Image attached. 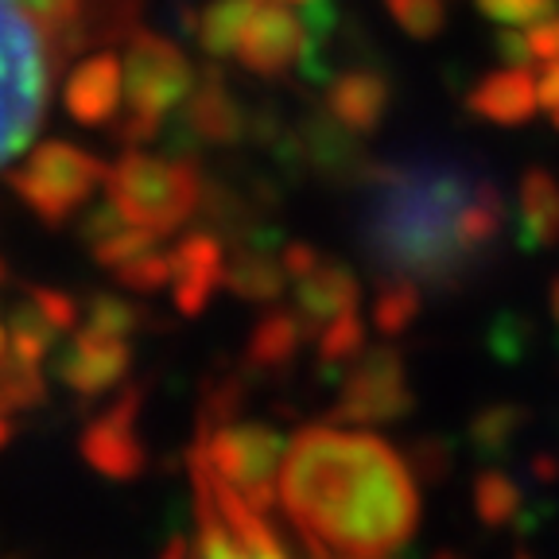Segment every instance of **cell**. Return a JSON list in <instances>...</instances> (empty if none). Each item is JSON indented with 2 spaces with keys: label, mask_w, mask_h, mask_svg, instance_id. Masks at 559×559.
I'll list each match as a JSON object with an SVG mask.
<instances>
[{
  "label": "cell",
  "mask_w": 559,
  "mask_h": 559,
  "mask_svg": "<svg viewBox=\"0 0 559 559\" xmlns=\"http://www.w3.org/2000/svg\"><path fill=\"white\" fill-rule=\"evenodd\" d=\"M304 342H307V326L299 323L296 311H269L253 326V334H249L245 361H249L253 373H280V369H288L296 361Z\"/></svg>",
  "instance_id": "44dd1931"
},
{
  "label": "cell",
  "mask_w": 559,
  "mask_h": 559,
  "mask_svg": "<svg viewBox=\"0 0 559 559\" xmlns=\"http://www.w3.org/2000/svg\"><path fill=\"white\" fill-rule=\"evenodd\" d=\"M67 114L79 124H109L117 117L121 105V62L114 51H97L90 59H82L79 67L70 70L67 90H62Z\"/></svg>",
  "instance_id": "e0dca14e"
},
{
  "label": "cell",
  "mask_w": 559,
  "mask_h": 559,
  "mask_svg": "<svg viewBox=\"0 0 559 559\" xmlns=\"http://www.w3.org/2000/svg\"><path fill=\"white\" fill-rule=\"evenodd\" d=\"M105 191L121 210V218L152 229L156 237H167L194 218L206 194V179L191 156L164 159L124 152L114 167H105Z\"/></svg>",
  "instance_id": "5b68a950"
},
{
  "label": "cell",
  "mask_w": 559,
  "mask_h": 559,
  "mask_svg": "<svg viewBox=\"0 0 559 559\" xmlns=\"http://www.w3.org/2000/svg\"><path fill=\"white\" fill-rule=\"evenodd\" d=\"M474 513L486 528H506V524L521 521L524 513V489L513 474L501 466H486L474 478Z\"/></svg>",
  "instance_id": "7402d4cb"
},
{
  "label": "cell",
  "mask_w": 559,
  "mask_h": 559,
  "mask_svg": "<svg viewBox=\"0 0 559 559\" xmlns=\"http://www.w3.org/2000/svg\"><path fill=\"white\" fill-rule=\"evenodd\" d=\"M536 97H540V109L551 114V121H559V59L540 67V74H536Z\"/></svg>",
  "instance_id": "836d02e7"
},
{
  "label": "cell",
  "mask_w": 559,
  "mask_h": 559,
  "mask_svg": "<svg viewBox=\"0 0 559 559\" xmlns=\"http://www.w3.org/2000/svg\"><path fill=\"white\" fill-rule=\"evenodd\" d=\"M82 241H86L90 257H94L102 269H121L132 257L159 249V237L144 226H132L129 218H121V210L114 202L90 210L86 222H82Z\"/></svg>",
  "instance_id": "d6986e66"
},
{
  "label": "cell",
  "mask_w": 559,
  "mask_h": 559,
  "mask_svg": "<svg viewBox=\"0 0 559 559\" xmlns=\"http://www.w3.org/2000/svg\"><path fill=\"white\" fill-rule=\"evenodd\" d=\"M171 261V296L175 311L183 314H202L210 304V296L218 292L222 272H226V249H222V237L199 229V234H187L183 241L175 245V253H167Z\"/></svg>",
  "instance_id": "5bb4252c"
},
{
  "label": "cell",
  "mask_w": 559,
  "mask_h": 559,
  "mask_svg": "<svg viewBox=\"0 0 559 559\" xmlns=\"http://www.w3.org/2000/svg\"><path fill=\"white\" fill-rule=\"evenodd\" d=\"M9 358V331H4V326H0V361Z\"/></svg>",
  "instance_id": "d590c367"
},
{
  "label": "cell",
  "mask_w": 559,
  "mask_h": 559,
  "mask_svg": "<svg viewBox=\"0 0 559 559\" xmlns=\"http://www.w3.org/2000/svg\"><path fill=\"white\" fill-rule=\"evenodd\" d=\"M86 0H0V167L44 121L55 59L86 44Z\"/></svg>",
  "instance_id": "3957f363"
},
{
  "label": "cell",
  "mask_w": 559,
  "mask_h": 559,
  "mask_svg": "<svg viewBox=\"0 0 559 559\" xmlns=\"http://www.w3.org/2000/svg\"><path fill=\"white\" fill-rule=\"evenodd\" d=\"M9 187L44 226L59 229L97 187H105V164L67 140H47L9 175Z\"/></svg>",
  "instance_id": "ba28073f"
},
{
  "label": "cell",
  "mask_w": 559,
  "mask_h": 559,
  "mask_svg": "<svg viewBox=\"0 0 559 559\" xmlns=\"http://www.w3.org/2000/svg\"><path fill=\"white\" fill-rule=\"evenodd\" d=\"M199 559H292V556H249L214 524H199Z\"/></svg>",
  "instance_id": "d6a6232c"
},
{
  "label": "cell",
  "mask_w": 559,
  "mask_h": 559,
  "mask_svg": "<svg viewBox=\"0 0 559 559\" xmlns=\"http://www.w3.org/2000/svg\"><path fill=\"white\" fill-rule=\"evenodd\" d=\"M439 559H451V556H439Z\"/></svg>",
  "instance_id": "60d3db41"
},
{
  "label": "cell",
  "mask_w": 559,
  "mask_h": 559,
  "mask_svg": "<svg viewBox=\"0 0 559 559\" xmlns=\"http://www.w3.org/2000/svg\"><path fill=\"white\" fill-rule=\"evenodd\" d=\"M466 109L474 117L489 124H516L533 121V114L540 109V97H536V74L528 67H506L493 70L486 79H478L466 90Z\"/></svg>",
  "instance_id": "2e32d148"
},
{
  "label": "cell",
  "mask_w": 559,
  "mask_h": 559,
  "mask_svg": "<svg viewBox=\"0 0 559 559\" xmlns=\"http://www.w3.org/2000/svg\"><path fill=\"white\" fill-rule=\"evenodd\" d=\"M331 27V0H311L304 12H292L284 0H210L194 20L210 59H234L257 79H280L288 70L323 79V39Z\"/></svg>",
  "instance_id": "277c9868"
},
{
  "label": "cell",
  "mask_w": 559,
  "mask_h": 559,
  "mask_svg": "<svg viewBox=\"0 0 559 559\" xmlns=\"http://www.w3.org/2000/svg\"><path fill=\"white\" fill-rule=\"evenodd\" d=\"M548 311H551V319H556V326H559V280H551V288H548Z\"/></svg>",
  "instance_id": "e575fe53"
},
{
  "label": "cell",
  "mask_w": 559,
  "mask_h": 559,
  "mask_svg": "<svg viewBox=\"0 0 559 559\" xmlns=\"http://www.w3.org/2000/svg\"><path fill=\"white\" fill-rule=\"evenodd\" d=\"M393 102V86L381 70H342L338 79L326 86V117L338 124L346 136H369L381 129L384 114Z\"/></svg>",
  "instance_id": "9a60e30c"
},
{
  "label": "cell",
  "mask_w": 559,
  "mask_h": 559,
  "mask_svg": "<svg viewBox=\"0 0 559 559\" xmlns=\"http://www.w3.org/2000/svg\"><path fill=\"white\" fill-rule=\"evenodd\" d=\"M124 102L129 114L121 121V140L140 144L164 129L167 114L183 105L194 86V70L187 55L156 32H132L129 55H124Z\"/></svg>",
  "instance_id": "52a82bcc"
},
{
  "label": "cell",
  "mask_w": 559,
  "mask_h": 559,
  "mask_svg": "<svg viewBox=\"0 0 559 559\" xmlns=\"http://www.w3.org/2000/svg\"><path fill=\"white\" fill-rule=\"evenodd\" d=\"M501 187L474 164L412 156L373 164L361 187L358 237L381 280L459 292L498 253Z\"/></svg>",
  "instance_id": "6da1fadb"
},
{
  "label": "cell",
  "mask_w": 559,
  "mask_h": 559,
  "mask_svg": "<svg viewBox=\"0 0 559 559\" xmlns=\"http://www.w3.org/2000/svg\"><path fill=\"white\" fill-rule=\"evenodd\" d=\"M191 451L202 463L222 478L237 498L249 509L269 516L276 506L280 489V466L288 454V439L272 424H257V419H199V436H194Z\"/></svg>",
  "instance_id": "8992f818"
},
{
  "label": "cell",
  "mask_w": 559,
  "mask_h": 559,
  "mask_svg": "<svg viewBox=\"0 0 559 559\" xmlns=\"http://www.w3.org/2000/svg\"><path fill=\"white\" fill-rule=\"evenodd\" d=\"M284 4H311V0H284Z\"/></svg>",
  "instance_id": "74e56055"
},
{
  "label": "cell",
  "mask_w": 559,
  "mask_h": 559,
  "mask_svg": "<svg viewBox=\"0 0 559 559\" xmlns=\"http://www.w3.org/2000/svg\"><path fill=\"white\" fill-rule=\"evenodd\" d=\"M117 272V284L129 292H159L171 284V261H167L159 249H148V253L132 257V261H124Z\"/></svg>",
  "instance_id": "83f0119b"
},
{
  "label": "cell",
  "mask_w": 559,
  "mask_h": 559,
  "mask_svg": "<svg viewBox=\"0 0 559 559\" xmlns=\"http://www.w3.org/2000/svg\"><path fill=\"white\" fill-rule=\"evenodd\" d=\"M249 109L234 94L218 67H206L194 74L191 94L183 97V114H179V136L175 148H226L249 136Z\"/></svg>",
  "instance_id": "8fae6325"
},
{
  "label": "cell",
  "mask_w": 559,
  "mask_h": 559,
  "mask_svg": "<svg viewBox=\"0 0 559 559\" xmlns=\"http://www.w3.org/2000/svg\"><path fill=\"white\" fill-rule=\"evenodd\" d=\"M280 506L307 559H389L419 528L416 471L358 428H304L280 466Z\"/></svg>",
  "instance_id": "7a4b0ae2"
},
{
  "label": "cell",
  "mask_w": 559,
  "mask_h": 559,
  "mask_svg": "<svg viewBox=\"0 0 559 559\" xmlns=\"http://www.w3.org/2000/svg\"><path fill=\"white\" fill-rule=\"evenodd\" d=\"M412 401L416 396H412L404 358L393 346H373L342 366L338 401L331 416L342 424H358V428H381V424H396L408 416Z\"/></svg>",
  "instance_id": "9c48e42d"
},
{
  "label": "cell",
  "mask_w": 559,
  "mask_h": 559,
  "mask_svg": "<svg viewBox=\"0 0 559 559\" xmlns=\"http://www.w3.org/2000/svg\"><path fill=\"white\" fill-rule=\"evenodd\" d=\"M486 20L498 27H528L544 16H556L559 0H474Z\"/></svg>",
  "instance_id": "f546056e"
},
{
  "label": "cell",
  "mask_w": 559,
  "mask_h": 559,
  "mask_svg": "<svg viewBox=\"0 0 559 559\" xmlns=\"http://www.w3.org/2000/svg\"><path fill=\"white\" fill-rule=\"evenodd\" d=\"M419 296L424 292L416 284H404V280H381L373 299V326L384 334V338H396L404 334L419 314Z\"/></svg>",
  "instance_id": "cb8c5ba5"
},
{
  "label": "cell",
  "mask_w": 559,
  "mask_h": 559,
  "mask_svg": "<svg viewBox=\"0 0 559 559\" xmlns=\"http://www.w3.org/2000/svg\"><path fill=\"white\" fill-rule=\"evenodd\" d=\"M516 559H533V556H524V551H521V556H516Z\"/></svg>",
  "instance_id": "ab89813d"
},
{
  "label": "cell",
  "mask_w": 559,
  "mask_h": 559,
  "mask_svg": "<svg viewBox=\"0 0 559 559\" xmlns=\"http://www.w3.org/2000/svg\"><path fill=\"white\" fill-rule=\"evenodd\" d=\"M129 366H132L129 334H109V331H102V326L86 323L67 346H62L59 358H55V377H59L74 396L90 401V396H102L105 389L121 384Z\"/></svg>",
  "instance_id": "7c38bea8"
},
{
  "label": "cell",
  "mask_w": 559,
  "mask_h": 559,
  "mask_svg": "<svg viewBox=\"0 0 559 559\" xmlns=\"http://www.w3.org/2000/svg\"><path fill=\"white\" fill-rule=\"evenodd\" d=\"M314 349H319V361L326 369H342L349 358H358L366 349V319H361V311H346L338 319H331L323 331L314 334Z\"/></svg>",
  "instance_id": "d4e9b609"
},
{
  "label": "cell",
  "mask_w": 559,
  "mask_h": 559,
  "mask_svg": "<svg viewBox=\"0 0 559 559\" xmlns=\"http://www.w3.org/2000/svg\"><path fill=\"white\" fill-rule=\"evenodd\" d=\"M222 284L234 292L237 299H249V304H276L288 288V272L280 261V249L264 241L241 245L234 257H229L226 272H222Z\"/></svg>",
  "instance_id": "ffe728a7"
},
{
  "label": "cell",
  "mask_w": 559,
  "mask_h": 559,
  "mask_svg": "<svg viewBox=\"0 0 559 559\" xmlns=\"http://www.w3.org/2000/svg\"><path fill=\"white\" fill-rule=\"evenodd\" d=\"M39 404H47V381L39 366H24L16 358L0 361V408L27 412Z\"/></svg>",
  "instance_id": "484cf974"
},
{
  "label": "cell",
  "mask_w": 559,
  "mask_h": 559,
  "mask_svg": "<svg viewBox=\"0 0 559 559\" xmlns=\"http://www.w3.org/2000/svg\"><path fill=\"white\" fill-rule=\"evenodd\" d=\"M292 284V296H296V314L299 323L307 326V338L323 331L331 319L346 311H358V299H361V288L354 272L342 269V264L326 261V257H314L304 272L288 280Z\"/></svg>",
  "instance_id": "4fadbf2b"
},
{
  "label": "cell",
  "mask_w": 559,
  "mask_h": 559,
  "mask_svg": "<svg viewBox=\"0 0 559 559\" xmlns=\"http://www.w3.org/2000/svg\"><path fill=\"white\" fill-rule=\"evenodd\" d=\"M140 401H144V389L132 384V389H124L102 416L90 419L86 431H82V459H86L102 478L132 481L148 466V447H144L140 428H136Z\"/></svg>",
  "instance_id": "30bf717a"
},
{
  "label": "cell",
  "mask_w": 559,
  "mask_h": 559,
  "mask_svg": "<svg viewBox=\"0 0 559 559\" xmlns=\"http://www.w3.org/2000/svg\"><path fill=\"white\" fill-rule=\"evenodd\" d=\"M384 9L412 39H436L447 27V0H384Z\"/></svg>",
  "instance_id": "4316f807"
},
{
  "label": "cell",
  "mask_w": 559,
  "mask_h": 559,
  "mask_svg": "<svg viewBox=\"0 0 559 559\" xmlns=\"http://www.w3.org/2000/svg\"><path fill=\"white\" fill-rule=\"evenodd\" d=\"M144 323V314H140V307L124 304L121 296H114V292H102V296H94V304H90V326H102V331L109 334H129Z\"/></svg>",
  "instance_id": "4dcf8cb0"
},
{
  "label": "cell",
  "mask_w": 559,
  "mask_h": 559,
  "mask_svg": "<svg viewBox=\"0 0 559 559\" xmlns=\"http://www.w3.org/2000/svg\"><path fill=\"white\" fill-rule=\"evenodd\" d=\"M27 299H32L39 311H44V319L55 326V331H74V323H79V304L67 296V292H55V288H32L27 292Z\"/></svg>",
  "instance_id": "1f68e13d"
},
{
  "label": "cell",
  "mask_w": 559,
  "mask_h": 559,
  "mask_svg": "<svg viewBox=\"0 0 559 559\" xmlns=\"http://www.w3.org/2000/svg\"><path fill=\"white\" fill-rule=\"evenodd\" d=\"M516 245L524 253H544L559 241V179L544 167H528L516 187Z\"/></svg>",
  "instance_id": "ac0fdd59"
},
{
  "label": "cell",
  "mask_w": 559,
  "mask_h": 559,
  "mask_svg": "<svg viewBox=\"0 0 559 559\" xmlns=\"http://www.w3.org/2000/svg\"><path fill=\"white\" fill-rule=\"evenodd\" d=\"M0 284H4V261H0Z\"/></svg>",
  "instance_id": "f35d334b"
},
{
  "label": "cell",
  "mask_w": 559,
  "mask_h": 559,
  "mask_svg": "<svg viewBox=\"0 0 559 559\" xmlns=\"http://www.w3.org/2000/svg\"><path fill=\"white\" fill-rule=\"evenodd\" d=\"M556 129H559V121H556Z\"/></svg>",
  "instance_id": "b9f144b4"
},
{
  "label": "cell",
  "mask_w": 559,
  "mask_h": 559,
  "mask_svg": "<svg viewBox=\"0 0 559 559\" xmlns=\"http://www.w3.org/2000/svg\"><path fill=\"white\" fill-rule=\"evenodd\" d=\"M55 326L44 319V311L27 299V304H20L16 311H12V323H9V349L12 358L24 361V366H39V361L47 358V349H51L55 342Z\"/></svg>",
  "instance_id": "603a6c76"
},
{
  "label": "cell",
  "mask_w": 559,
  "mask_h": 559,
  "mask_svg": "<svg viewBox=\"0 0 559 559\" xmlns=\"http://www.w3.org/2000/svg\"><path fill=\"white\" fill-rule=\"evenodd\" d=\"M9 443V424H4V419H0V447Z\"/></svg>",
  "instance_id": "8d00e7d4"
},
{
  "label": "cell",
  "mask_w": 559,
  "mask_h": 559,
  "mask_svg": "<svg viewBox=\"0 0 559 559\" xmlns=\"http://www.w3.org/2000/svg\"><path fill=\"white\" fill-rule=\"evenodd\" d=\"M516 431H521V412L509 408V404H498V408L481 412V416L474 419V447H478L481 454H498L513 443Z\"/></svg>",
  "instance_id": "f1b7e54d"
}]
</instances>
